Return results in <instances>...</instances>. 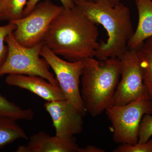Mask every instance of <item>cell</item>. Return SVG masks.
<instances>
[{
  "instance_id": "6da1fadb",
  "label": "cell",
  "mask_w": 152,
  "mask_h": 152,
  "mask_svg": "<svg viewBox=\"0 0 152 152\" xmlns=\"http://www.w3.org/2000/svg\"><path fill=\"white\" fill-rule=\"evenodd\" d=\"M99 36L96 24L75 5L52 21L43 42L56 55L74 62L95 57Z\"/></svg>"
},
{
  "instance_id": "7a4b0ae2",
  "label": "cell",
  "mask_w": 152,
  "mask_h": 152,
  "mask_svg": "<svg viewBox=\"0 0 152 152\" xmlns=\"http://www.w3.org/2000/svg\"><path fill=\"white\" fill-rule=\"evenodd\" d=\"M75 4L91 20L102 25L107 34V42L100 43L96 51L97 59H120L128 50V42L134 31L129 8L121 2L113 6L106 0Z\"/></svg>"
},
{
  "instance_id": "3957f363",
  "label": "cell",
  "mask_w": 152,
  "mask_h": 152,
  "mask_svg": "<svg viewBox=\"0 0 152 152\" xmlns=\"http://www.w3.org/2000/svg\"><path fill=\"white\" fill-rule=\"evenodd\" d=\"M83 61L81 96L86 111L96 117L113 105L121 64L117 58L100 61L94 57Z\"/></svg>"
},
{
  "instance_id": "277c9868",
  "label": "cell",
  "mask_w": 152,
  "mask_h": 152,
  "mask_svg": "<svg viewBox=\"0 0 152 152\" xmlns=\"http://www.w3.org/2000/svg\"><path fill=\"white\" fill-rule=\"evenodd\" d=\"M5 42L8 52L0 68V77L7 74L39 76L59 86L56 79L49 71L48 63L45 59L40 58L43 42L32 47L23 46L16 40L12 33L7 36Z\"/></svg>"
},
{
  "instance_id": "5b68a950",
  "label": "cell",
  "mask_w": 152,
  "mask_h": 152,
  "mask_svg": "<svg viewBox=\"0 0 152 152\" xmlns=\"http://www.w3.org/2000/svg\"><path fill=\"white\" fill-rule=\"evenodd\" d=\"M105 112L113 130L114 141L134 145L138 142L139 127L143 117L152 114V102L149 98L143 97L126 104L114 105Z\"/></svg>"
},
{
  "instance_id": "8992f818",
  "label": "cell",
  "mask_w": 152,
  "mask_h": 152,
  "mask_svg": "<svg viewBox=\"0 0 152 152\" xmlns=\"http://www.w3.org/2000/svg\"><path fill=\"white\" fill-rule=\"evenodd\" d=\"M64 9L63 6L57 5L50 0L39 2L27 15L9 22L16 26L13 33L15 39L26 47L42 42L52 21Z\"/></svg>"
},
{
  "instance_id": "52a82bcc",
  "label": "cell",
  "mask_w": 152,
  "mask_h": 152,
  "mask_svg": "<svg viewBox=\"0 0 152 152\" xmlns=\"http://www.w3.org/2000/svg\"><path fill=\"white\" fill-rule=\"evenodd\" d=\"M40 56L54 72L66 100L85 116L87 112L80 88V78L83 68V60L71 62L63 60L45 45L42 48Z\"/></svg>"
},
{
  "instance_id": "ba28073f",
  "label": "cell",
  "mask_w": 152,
  "mask_h": 152,
  "mask_svg": "<svg viewBox=\"0 0 152 152\" xmlns=\"http://www.w3.org/2000/svg\"><path fill=\"white\" fill-rule=\"evenodd\" d=\"M119 59L121 78L114 95L113 105L126 104L143 97L149 98L144 84L137 48H128Z\"/></svg>"
},
{
  "instance_id": "9c48e42d",
  "label": "cell",
  "mask_w": 152,
  "mask_h": 152,
  "mask_svg": "<svg viewBox=\"0 0 152 152\" xmlns=\"http://www.w3.org/2000/svg\"><path fill=\"white\" fill-rule=\"evenodd\" d=\"M44 106L51 118L56 136L68 140L83 131L84 116L66 99L47 102Z\"/></svg>"
},
{
  "instance_id": "30bf717a",
  "label": "cell",
  "mask_w": 152,
  "mask_h": 152,
  "mask_svg": "<svg viewBox=\"0 0 152 152\" xmlns=\"http://www.w3.org/2000/svg\"><path fill=\"white\" fill-rule=\"evenodd\" d=\"M5 82L9 86L27 90L47 102L65 99L59 86H55L39 76L9 75Z\"/></svg>"
},
{
  "instance_id": "8fae6325",
  "label": "cell",
  "mask_w": 152,
  "mask_h": 152,
  "mask_svg": "<svg viewBox=\"0 0 152 152\" xmlns=\"http://www.w3.org/2000/svg\"><path fill=\"white\" fill-rule=\"evenodd\" d=\"M75 137L64 139L41 131L31 136L26 145L18 147L17 152H77Z\"/></svg>"
},
{
  "instance_id": "7c38bea8",
  "label": "cell",
  "mask_w": 152,
  "mask_h": 152,
  "mask_svg": "<svg viewBox=\"0 0 152 152\" xmlns=\"http://www.w3.org/2000/svg\"><path fill=\"white\" fill-rule=\"evenodd\" d=\"M138 22L135 31L128 43L129 49L138 48L152 37V0H135Z\"/></svg>"
},
{
  "instance_id": "4fadbf2b",
  "label": "cell",
  "mask_w": 152,
  "mask_h": 152,
  "mask_svg": "<svg viewBox=\"0 0 152 152\" xmlns=\"http://www.w3.org/2000/svg\"><path fill=\"white\" fill-rule=\"evenodd\" d=\"M142 71L144 84L152 102V37L137 48Z\"/></svg>"
},
{
  "instance_id": "5bb4252c",
  "label": "cell",
  "mask_w": 152,
  "mask_h": 152,
  "mask_svg": "<svg viewBox=\"0 0 152 152\" xmlns=\"http://www.w3.org/2000/svg\"><path fill=\"white\" fill-rule=\"evenodd\" d=\"M16 121L9 118H0V147L19 139L28 140L27 135Z\"/></svg>"
},
{
  "instance_id": "9a60e30c",
  "label": "cell",
  "mask_w": 152,
  "mask_h": 152,
  "mask_svg": "<svg viewBox=\"0 0 152 152\" xmlns=\"http://www.w3.org/2000/svg\"><path fill=\"white\" fill-rule=\"evenodd\" d=\"M34 115L32 109H22L0 95V118H9L16 121H29L33 119Z\"/></svg>"
},
{
  "instance_id": "2e32d148",
  "label": "cell",
  "mask_w": 152,
  "mask_h": 152,
  "mask_svg": "<svg viewBox=\"0 0 152 152\" xmlns=\"http://www.w3.org/2000/svg\"><path fill=\"white\" fill-rule=\"evenodd\" d=\"M27 0H1L0 20L11 21L23 17Z\"/></svg>"
},
{
  "instance_id": "e0dca14e",
  "label": "cell",
  "mask_w": 152,
  "mask_h": 152,
  "mask_svg": "<svg viewBox=\"0 0 152 152\" xmlns=\"http://www.w3.org/2000/svg\"><path fill=\"white\" fill-rule=\"evenodd\" d=\"M16 28L15 25L9 22L8 24L0 26V68L2 66L7 58L8 48L5 45L7 36L13 33Z\"/></svg>"
},
{
  "instance_id": "ac0fdd59",
  "label": "cell",
  "mask_w": 152,
  "mask_h": 152,
  "mask_svg": "<svg viewBox=\"0 0 152 152\" xmlns=\"http://www.w3.org/2000/svg\"><path fill=\"white\" fill-rule=\"evenodd\" d=\"M152 136V116L144 115L140 124L138 131V142L144 143L150 140Z\"/></svg>"
},
{
  "instance_id": "d6986e66",
  "label": "cell",
  "mask_w": 152,
  "mask_h": 152,
  "mask_svg": "<svg viewBox=\"0 0 152 152\" xmlns=\"http://www.w3.org/2000/svg\"><path fill=\"white\" fill-rule=\"evenodd\" d=\"M113 152H152V139L144 143L121 144Z\"/></svg>"
},
{
  "instance_id": "ffe728a7",
  "label": "cell",
  "mask_w": 152,
  "mask_h": 152,
  "mask_svg": "<svg viewBox=\"0 0 152 152\" xmlns=\"http://www.w3.org/2000/svg\"><path fill=\"white\" fill-rule=\"evenodd\" d=\"M41 0H28L27 3L23 12V17L27 15L32 10L37 4ZM62 4L63 7L66 8H72L75 6V4L72 0H60Z\"/></svg>"
},
{
  "instance_id": "44dd1931",
  "label": "cell",
  "mask_w": 152,
  "mask_h": 152,
  "mask_svg": "<svg viewBox=\"0 0 152 152\" xmlns=\"http://www.w3.org/2000/svg\"><path fill=\"white\" fill-rule=\"evenodd\" d=\"M104 150L93 145H88L83 148L79 147L77 152H105Z\"/></svg>"
},
{
  "instance_id": "7402d4cb",
  "label": "cell",
  "mask_w": 152,
  "mask_h": 152,
  "mask_svg": "<svg viewBox=\"0 0 152 152\" xmlns=\"http://www.w3.org/2000/svg\"><path fill=\"white\" fill-rule=\"evenodd\" d=\"M110 4L113 6H115L117 4L121 2V0H106Z\"/></svg>"
},
{
  "instance_id": "603a6c76",
  "label": "cell",
  "mask_w": 152,
  "mask_h": 152,
  "mask_svg": "<svg viewBox=\"0 0 152 152\" xmlns=\"http://www.w3.org/2000/svg\"><path fill=\"white\" fill-rule=\"evenodd\" d=\"M72 1H73L74 4H75V3L80 1H95L96 0H72Z\"/></svg>"
},
{
  "instance_id": "cb8c5ba5",
  "label": "cell",
  "mask_w": 152,
  "mask_h": 152,
  "mask_svg": "<svg viewBox=\"0 0 152 152\" xmlns=\"http://www.w3.org/2000/svg\"><path fill=\"white\" fill-rule=\"evenodd\" d=\"M0 2H1V0H0Z\"/></svg>"
}]
</instances>
